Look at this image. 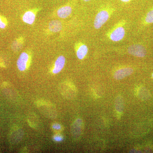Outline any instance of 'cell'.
<instances>
[{
    "instance_id": "1",
    "label": "cell",
    "mask_w": 153,
    "mask_h": 153,
    "mask_svg": "<svg viewBox=\"0 0 153 153\" xmlns=\"http://www.w3.org/2000/svg\"><path fill=\"white\" fill-rule=\"evenodd\" d=\"M113 9L109 7H107L105 8L102 9L97 13L94 19V28L99 29L106 23L109 19L111 14L112 13Z\"/></svg>"
},
{
    "instance_id": "2",
    "label": "cell",
    "mask_w": 153,
    "mask_h": 153,
    "mask_svg": "<svg viewBox=\"0 0 153 153\" xmlns=\"http://www.w3.org/2000/svg\"><path fill=\"white\" fill-rule=\"evenodd\" d=\"M124 24L123 22H119L109 31L108 36L111 41L118 42L123 39L126 33L123 27Z\"/></svg>"
},
{
    "instance_id": "3",
    "label": "cell",
    "mask_w": 153,
    "mask_h": 153,
    "mask_svg": "<svg viewBox=\"0 0 153 153\" xmlns=\"http://www.w3.org/2000/svg\"><path fill=\"white\" fill-rule=\"evenodd\" d=\"M128 52L133 56L139 57H144L147 53L145 47L140 44H133L130 46L128 48Z\"/></svg>"
},
{
    "instance_id": "4",
    "label": "cell",
    "mask_w": 153,
    "mask_h": 153,
    "mask_svg": "<svg viewBox=\"0 0 153 153\" xmlns=\"http://www.w3.org/2000/svg\"><path fill=\"white\" fill-rule=\"evenodd\" d=\"M30 55L27 52H22L17 60V67L20 71H24L27 69L30 62Z\"/></svg>"
},
{
    "instance_id": "5",
    "label": "cell",
    "mask_w": 153,
    "mask_h": 153,
    "mask_svg": "<svg viewBox=\"0 0 153 153\" xmlns=\"http://www.w3.org/2000/svg\"><path fill=\"white\" fill-rule=\"evenodd\" d=\"M133 72V69L130 67H126L120 68L117 70L115 72L114 75V79L120 80L125 78L126 76L131 75Z\"/></svg>"
},
{
    "instance_id": "6",
    "label": "cell",
    "mask_w": 153,
    "mask_h": 153,
    "mask_svg": "<svg viewBox=\"0 0 153 153\" xmlns=\"http://www.w3.org/2000/svg\"><path fill=\"white\" fill-rule=\"evenodd\" d=\"M66 59L63 55L59 56L55 61L54 67L52 70V73L57 74L59 73L65 66Z\"/></svg>"
},
{
    "instance_id": "7",
    "label": "cell",
    "mask_w": 153,
    "mask_h": 153,
    "mask_svg": "<svg viewBox=\"0 0 153 153\" xmlns=\"http://www.w3.org/2000/svg\"><path fill=\"white\" fill-rule=\"evenodd\" d=\"M72 10V7L70 6H63L57 10V16L62 19H66L71 15Z\"/></svg>"
},
{
    "instance_id": "8",
    "label": "cell",
    "mask_w": 153,
    "mask_h": 153,
    "mask_svg": "<svg viewBox=\"0 0 153 153\" xmlns=\"http://www.w3.org/2000/svg\"><path fill=\"white\" fill-rule=\"evenodd\" d=\"M88 52V48L86 45L83 44H79L76 49V56L79 60H82L87 55Z\"/></svg>"
},
{
    "instance_id": "9",
    "label": "cell",
    "mask_w": 153,
    "mask_h": 153,
    "mask_svg": "<svg viewBox=\"0 0 153 153\" xmlns=\"http://www.w3.org/2000/svg\"><path fill=\"white\" fill-rule=\"evenodd\" d=\"M36 19V13L33 10L27 11L23 16V22L29 25H33Z\"/></svg>"
},
{
    "instance_id": "10",
    "label": "cell",
    "mask_w": 153,
    "mask_h": 153,
    "mask_svg": "<svg viewBox=\"0 0 153 153\" xmlns=\"http://www.w3.org/2000/svg\"><path fill=\"white\" fill-rule=\"evenodd\" d=\"M49 28L51 32L57 33L62 30V24L60 21L58 20H53L49 23Z\"/></svg>"
},
{
    "instance_id": "11",
    "label": "cell",
    "mask_w": 153,
    "mask_h": 153,
    "mask_svg": "<svg viewBox=\"0 0 153 153\" xmlns=\"http://www.w3.org/2000/svg\"><path fill=\"white\" fill-rule=\"evenodd\" d=\"M143 25H147L153 24V8L147 13L143 21Z\"/></svg>"
},
{
    "instance_id": "12",
    "label": "cell",
    "mask_w": 153,
    "mask_h": 153,
    "mask_svg": "<svg viewBox=\"0 0 153 153\" xmlns=\"http://www.w3.org/2000/svg\"><path fill=\"white\" fill-rule=\"evenodd\" d=\"M7 25V21L4 17L0 16V28L5 29Z\"/></svg>"
},
{
    "instance_id": "13",
    "label": "cell",
    "mask_w": 153,
    "mask_h": 153,
    "mask_svg": "<svg viewBox=\"0 0 153 153\" xmlns=\"http://www.w3.org/2000/svg\"><path fill=\"white\" fill-rule=\"evenodd\" d=\"M53 139L55 141L61 142L63 140V138L62 136L60 135H55L53 137Z\"/></svg>"
},
{
    "instance_id": "14",
    "label": "cell",
    "mask_w": 153,
    "mask_h": 153,
    "mask_svg": "<svg viewBox=\"0 0 153 153\" xmlns=\"http://www.w3.org/2000/svg\"><path fill=\"white\" fill-rule=\"evenodd\" d=\"M52 128L55 130H59L61 129V127L60 124L58 123H55L52 125Z\"/></svg>"
},
{
    "instance_id": "15",
    "label": "cell",
    "mask_w": 153,
    "mask_h": 153,
    "mask_svg": "<svg viewBox=\"0 0 153 153\" xmlns=\"http://www.w3.org/2000/svg\"><path fill=\"white\" fill-rule=\"evenodd\" d=\"M120 1L122 2L127 3L129 2L131 0H120Z\"/></svg>"
},
{
    "instance_id": "16",
    "label": "cell",
    "mask_w": 153,
    "mask_h": 153,
    "mask_svg": "<svg viewBox=\"0 0 153 153\" xmlns=\"http://www.w3.org/2000/svg\"><path fill=\"white\" fill-rule=\"evenodd\" d=\"M82 1H84L85 2H88L89 1H90L91 0H82Z\"/></svg>"
},
{
    "instance_id": "17",
    "label": "cell",
    "mask_w": 153,
    "mask_h": 153,
    "mask_svg": "<svg viewBox=\"0 0 153 153\" xmlns=\"http://www.w3.org/2000/svg\"><path fill=\"white\" fill-rule=\"evenodd\" d=\"M152 77H153V74H152Z\"/></svg>"
}]
</instances>
